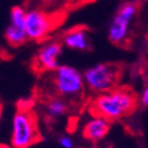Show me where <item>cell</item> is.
I'll use <instances>...</instances> for the list:
<instances>
[{"instance_id": "cell-1", "label": "cell", "mask_w": 148, "mask_h": 148, "mask_svg": "<svg viewBox=\"0 0 148 148\" xmlns=\"http://www.w3.org/2000/svg\"><path fill=\"white\" fill-rule=\"evenodd\" d=\"M137 105L138 97L132 89L116 87L111 91L96 96L90 106V111L95 116L113 121L131 114L135 111Z\"/></svg>"}, {"instance_id": "cell-2", "label": "cell", "mask_w": 148, "mask_h": 148, "mask_svg": "<svg viewBox=\"0 0 148 148\" xmlns=\"http://www.w3.org/2000/svg\"><path fill=\"white\" fill-rule=\"evenodd\" d=\"M40 140L35 114L28 108L19 109L12 121V146L29 148Z\"/></svg>"}, {"instance_id": "cell-3", "label": "cell", "mask_w": 148, "mask_h": 148, "mask_svg": "<svg viewBox=\"0 0 148 148\" xmlns=\"http://www.w3.org/2000/svg\"><path fill=\"white\" fill-rule=\"evenodd\" d=\"M121 76V69L115 63H97L83 73L85 86L97 94L115 89Z\"/></svg>"}, {"instance_id": "cell-4", "label": "cell", "mask_w": 148, "mask_h": 148, "mask_svg": "<svg viewBox=\"0 0 148 148\" xmlns=\"http://www.w3.org/2000/svg\"><path fill=\"white\" fill-rule=\"evenodd\" d=\"M53 86L60 97H80L85 89L83 74L71 65H59L53 74Z\"/></svg>"}, {"instance_id": "cell-5", "label": "cell", "mask_w": 148, "mask_h": 148, "mask_svg": "<svg viewBox=\"0 0 148 148\" xmlns=\"http://www.w3.org/2000/svg\"><path fill=\"white\" fill-rule=\"evenodd\" d=\"M138 12V5L134 2H125L117 10L109 26V40L115 45H123L131 32L132 23Z\"/></svg>"}, {"instance_id": "cell-6", "label": "cell", "mask_w": 148, "mask_h": 148, "mask_svg": "<svg viewBox=\"0 0 148 148\" xmlns=\"http://www.w3.org/2000/svg\"><path fill=\"white\" fill-rule=\"evenodd\" d=\"M52 19L46 12L38 10L26 12V33L27 37L32 40H45L53 29Z\"/></svg>"}, {"instance_id": "cell-7", "label": "cell", "mask_w": 148, "mask_h": 148, "mask_svg": "<svg viewBox=\"0 0 148 148\" xmlns=\"http://www.w3.org/2000/svg\"><path fill=\"white\" fill-rule=\"evenodd\" d=\"M62 45L59 42H46L37 51L34 58V67L42 72H54L60 65Z\"/></svg>"}, {"instance_id": "cell-8", "label": "cell", "mask_w": 148, "mask_h": 148, "mask_svg": "<svg viewBox=\"0 0 148 148\" xmlns=\"http://www.w3.org/2000/svg\"><path fill=\"white\" fill-rule=\"evenodd\" d=\"M5 37L12 46H20L28 38L26 33V10L21 6H15L10 10V25L5 30Z\"/></svg>"}, {"instance_id": "cell-9", "label": "cell", "mask_w": 148, "mask_h": 148, "mask_svg": "<svg viewBox=\"0 0 148 148\" xmlns=\"http://www.w3.org/2000/svg\"><path fill=\"white\" fill-rule=\"evenodd\" d=\"M62 45L74 51H88L91 47L89 31L84 27H76L69 30L62 36Z\"/></svg>"}, {"instance_id": "cell-10", "label": "cell", "mask_w": 148, "mask_h": 148, "mask_svg": "<svg viewBox=\"0 0 148 148\" xmlns=\"http://www.w3.org/2000/svg\"><path fill=\"white\" fill-rule=\"evenodd\" d=\"M110 121L101 116L93 115L91 119L86 122L83 128V136L89 141L97 142L104 139L110 131Z\"/></svg>"}, {"instance_id": "cell-11", "label": "cell", "mask_w": 148, "mask_h": 148, "mask_svg": "<svg viewBox=\"0 0 148 148\" xmlns=\"http://www.w3.org/2000/svg\"><path fill=\"white\" fill-rule=\"evenodd\" d=\"M67 110V105L62 97H54L50 99L47 105V114L52 118H58L63 116Z\"/></svg>"}, {"instance_id": "cell-12", "label": "cell", "mask_w": 148, "mask_h": 148, "mask_svg": "<svg viewBox=\"0 0 148 148\" xmlns=\"http://www.w3.org/2000/svg\"><path fill=\"white\" fill-rule=\"evenodd\" d=\"M59 144L63 148H74V142L69 137L63 136L59 138Z\"/></svg>"}, {"instance_id": "cell-13", "label": "cell", "mask_w": 148, "mask_h": 148, "mask_svg": "<svg viewBox=\"0 0 148 148\" xmlns=\"http://www.w3.org/2000/svg\"><path fill=\"white\" fill-rule=\"evenodd\" d=\"M140 99H141V103H142L144 106H148V85L144 88Z\"/></svg>"}, {"instance_id": "cell-14", "label": "cell", "mask_w": 148, "mask_h": 148, "mask_svg": "<svg viewBox=\"0 0 148 148\" xmlns=\"http://www.w3.org/2000/svg\"><path fill=\"white\" fill-rule=\"evenodd\" d=\"M1 117H2V106L0 105V121H1Z\"/></svg>"}, {"instance_id": "cell-15", "label": "cell", "mask_w": 148, "mask_h": 148, "mask_svg": "<svg viewBox=\"0 0 148 148\" xmlns=\"http://www.w3.org/2000/svg\"><path fill=\"white\" fill-rule=\"evenodd\" d=\"M145 49H146V52H147V54H148V40H147V42H146V45H145Z\"/></svg>"}, {"instance_id": "cell-16", "label": "cell", "mask_w": 148, "mask_h": 148, "mask_svg": "<svg viewBox=\"0 0 148 148\" xmlns=\"http://www.w3.org/2000/svg\"><path fill=\"white\" fill-rule=\"evenodd\" d=\"M82 148H85V147H82Z\"/></svg>"}]
</instances>
